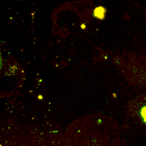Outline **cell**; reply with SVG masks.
I'll return each instance as SVG.
<instances>
[{
	"mask_svg": "<svg viewBox=\"0 0 146 146\" xmlns=\"http://www.w3.org/2000/svg\"><path fill=\"white\" fill-rule=\"evenodd\" d=\"M106 9L102 6H99L95 8L93 11V16L99 20H103L105 19L106 14Z\"/></svg>",
	"mask_w": 146,
	"mask_h": 146,
	"instance_id": "cell-1",
	"label": "cell"
},
{
	"mask_svg": "<svg viewBox=\"0 0 146 146\" xmlns=\"http://www.w3.org/2000/svg\"><path fill=\"white\" fill-rule=\"evenodd\" d=\"M139 115L140 116L142 121L144 124H146V105L144 106H143L141 108L140 110Z\"/></svg>",
	"mask_w": 146,
	"mask_h": 146,
	"instance_id": "cell-2",
	"label": "cell"
},
{
	"mask_svg": "<svg viewBox=\"0 0 146 146\" xmlns=\"http://www.w3.org/2000/svg\"><path fill=\"white\" fill-rule=\"evenodd\" d=\"M80 28L82 29H85L86 28V25L85 23H82L80 25Z\"/></svg>",
	"mask_w": 146,
	"mask_h": 146,
	"instance_id": "cell-3",
	"label": "cell"
}]
</instances>
